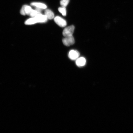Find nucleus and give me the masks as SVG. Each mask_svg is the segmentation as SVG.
I'll use <instances>...</instances> for the list:
<instances>
[{
  "label": "nucleus",
  "mask_w": 133,
  "mask_h": 133,
  "mask_svg": "<svg viewBox=\"0 0 133 133\" xmlns=\"http://www.w3.org/2000/svg\"><path fill=\"white\" fill-rule=\"evenodd\" d=\"M75 29L74 25H71L65 28L63 32V36L65 37L72 36Z\"/></svg>",
  "instance_id": "nucleus-1"
},
{
  "label": "nucleus",
  "mask_w": 133,
  "mask_h": 133,
  "mask_svg": "<svg viewBox=\"0 0 133 133\" xmlns=\"http://www.w3.org/2000/svg\"><path fill=\"white\" fill-rule=\"evenodd\" d=\"M63 44L66 46H69L74 44L75 42L74 38L73 36L65 37L62 40Z\"/></svg>",
  "instance_id": "nucleus-2"
},
{
  "label": "nucleus",
  "mask_w": 133,
  "mask_h": 133,
  "mask_svg": "<svg viewBox=\"0 0 133 133\" xmlns=\"http://www.w3.org/2000/svg\"><path fill=\"white\" fill-rule=\"evenodd\" d=\"M54 21L58 25L61 27H64L66 25V21L62 18L59 16H57L54 18Z\"/></svg>",
  "instance_id": "nucleus-3"
},
{
  "label": "nucleus",
  "mask_w": 133,
  "mask_h": 133,
  "mask_svg": "<svg viewBox=\"0 0 133 133\" xmlns=\"http://www.w3.org/2000/svg\"><path fill=\"white\" fill-rule=\"evenodd\" d=\"M79 52L77 51L71 50L69 51V57L70 59L73 60L77 59L79 56Z\"/></svg>",
  "instance_id": "nucleus-4"
},
{
  "label": "nucleus",
  "mask_w": 133,
  "mask_h": 133,
  "mask_svg": "<svg viewBox=\"0 0 133 133\" xmlns=\"http://www.w3.org/2000/svg\"><path fill=\"white\" fill-rule=\"evenodd\" d=\"M37 23H42L46 22L48 21V19L45 15L42 14L41 13L38 14L35 17Z\"/></svg>",
  "instance_id": "nucleus-5"
},
{
  "label": "nucleus",
  "mask_w": 133,
  "mask_h": 133,
  "mask_svg": "<svg viewBox=\"0 0 133 133\" xmlns=\"http://www.w3.org/2000/svg\"><path fill=\"white\" fill-rule=\"evenodd\" d=\"M86 63V59L85 58L83 57L78 58L76 61V64L79 66H84L85 64Z\"/></svg>",
  "instance_id": "nucleus-6"
},
{
  "label": "nucleus",
  "mask_w": 133,
  "mask_h": 133,
  "mask_svg": "<svg viewBox=\"0 0 133 133\" xmlns=\"http://www.w3.org/2000/svg\"><path fill=\"white\" fill-rule=\"evenodd\" d=\"M45 15L47 17L48 19H51L54 18V14L50 10L47 9L45 11Z\"/></svg>",
  "instance_id": "nucleus-7"
},
{
  "label": "nucleus",
  "mask_w": 133,
  "mask_h": 133,
  "mask_svg": "<svg viewBox=\"0 0 133 133\" xmlns=\"http://www.w3.org/2000/svg\"><path fill=\"white\" fill-rule=\"evenodd\" d=\"M31 5L32 6H36V8H41L42 9H45L47 7L45 4L39 3H31Z\"/></svg>",
  "instance_id": "nucleus-8"
},
{
  "label": "nucleus",
  "mask_w": 133,
  "mask_h": 133,
  "mask_svg": "<svg viewBox=\"0 0 133 133\" xmlns=\"http://www.w3.org/2000/svg\"><path fill=\"white\" fill-rule=\"evenodd\" d=\"M37 23V20L35 17H32L28 19L25 22V24L26 25H32Z\"/></svg>",
  "instance_id": "nucleus-9"
},
{
  "label": "nucleus",
  "mask_w": 133,
  "mask_h": 133,
  "mask_svg": "<svg viewBox=\"0 0 133 133\" xmlns=\"http://www.w3.org/2000/svg\"><path fill=\"white\" fill-rule=\"evenodd\" d=\"M32 10V8L29 6L25 5L24 11L26 15H29L30 13Z\"/></svg>",
  "instance_id": "nucleus-10"
},
{
  "label": "nucleus",
  "mask_w": 133,
  "mask_h": 133,
  "mask_svg": "<svg viewBox=\"0 0 133 133\" xmlns=\"http://www.w3.org/2000/svg\"><path fill=\"white\" fill-rule=\"evenodd\" d=\"M58 11L62 14V15L64 16H65L66 15V9L65 7L62 6L58 8Z\"/></svg>",
  "instance_id": "nucleus-11"
},
{
  "label": "nucleus",
  "mask_w": 133,
  "mask_h": 133,
  "mask_svg": "<svg viewBox=\"0 0 133 133\" xmlns=\"http://www.w3.org/2000/svg\"><path fill=\"white\" fill-rule=\"evenodd\" d=\"M41 13V12H38L36 10H32L31 12L30 13L29 16L31 17H34L37 15L38 14Z\"/></svg>",
  "instance_id": "nucleus-12"
},
{
  "label": "nucleus",
  "mask_w": 133,
  "mask_h": 133,
  "mask_svg": "<svg viewBox=\"0 0 133 133\" xmlns=\"http://www.w3.org/2000/svg\"><path fill=\"white\" fill-rule=\"evenodd\" d=\"M70 0H61L60 4L61 6L64 7H66L69 4Z\"/></svg>",
  "instance_id": "nucleus-13"
},
{
  "label": "nucleus",
  "mask_w": 133,
  "mask_h": 133,
  "mask_svg": "<svg viewBox=\"0 0 133 133\" xmlns=\"http://www.w3.org/2000/svg\"><path fill=\"white\" fill-rule=\"evenodd\" d=\"M24 8H25V5L24 6H23L22 8L21 9V10L20 11L21 14L22 15H25V11H24Z\"/></svg>",
  "instance_id": "nucleus-14"
}]
</instances>
